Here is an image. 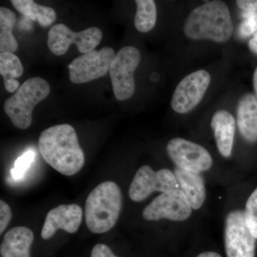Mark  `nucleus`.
<instances>
[{
    "label": "nucleus",
    "mask_w": 257,
    "mask_h": 257,
    "mask_svg": "<svg viewBox=\"0 0 257 257\" xmlns=\"http://www.w3.org/2000/svg\"><path fill=\"white\" fill-rule=\"evenodd\" d=\"M122 207V195L119 186L107 181L96 186L85 203V221L94 234L112 229L117 222Z\"/></svg>",
    "instance_id": "obj_3"
},
{
    "label": "nucleus",
    "mask_w": 257,
    "mask_h": 257,
    "mask_svg": "<svg viewBox=\"0 0 257 257\" xmlns=\"http://www.w3.org/2000/svg\"><path fill=\"white\" fill-rule=\"evenodd\" d=\"M192 208L188 199L179 189L162 193L144 209L143 216L147 221L162 219L182 221L188 219Z\"/></svg>",
    "instance_id": "obj_9"
},
{
    "label": "nucleus",
    "mask_w": 257,
    "mask_h": 257,
    "mask_svg": "<svg viewBox=\"0 0 257 257\" xmlns=\"http://www.w3.org/2000/svg\"><path fill=\"white\" fill-rule=\"evenodd\" d=\"M253 87H254L255 94H256L255 96H256L257 99V67L256 70H255L254 73H253Z\"/></svg>",
    "instance_id": "obj_30"
},
{
    "label": "nucleus",
    "mask_w": 257,
    "mask_h": 257,
    "mask_svg": "<svg viewBox=\"0 0 257 257\" xmlns=\"http://www.w3.org/2000/svg\"><path fill=\"white\" fill-rule=\"evenodd\" d=\"M237 125L241 136L250 143L257 141V99L253 94L241 96L237 106Z\"/></svg>",
    "instance_id": "obj_16"
},
{
    "label": "nucleus",
    "mask_w": 257,
    "mask_h": 257,
    "mask_svg": "<svg viewBox=\"0 0 257 257\" xmlns=\"http://www.w3.org/2000/svg\"><path fill=\"white\" fill-rule=\"evenodd\" d=\"M34 234L26 226H16L4 236L0 246L1 257H31L30 248Z\"/></svg>",
    "instance_id": "obj_15"
},
{
    "label": "nucleus",
    "mask_w": 257,
    "mask_h": 257,
    "mask_svg": "<svg viewBox=\"0 0 257 257\" xmlns=\"http://www.w3.org/2000/svg\"><path fill=\"white\" fill-rule=\"evenodd\" d=\"M167 151L172 162L183 170L200 174L212 166V157L204 147L184 139H172Z\"/></svg>",
    "instance_id": "obj_10"
},
{
    "label": "nucleus",
    "mask_w": 257,
    "mask_h": 257,
    "mask_svg": "<svg viewBox=\"0 0 257 257\" xmlns=\"http://www.w3.org/2000/svg\"><path fill=\"white\" fill-rule=\"evenodd\" d=\"M243 20L240 24L239 35L241 38H247L257 32V11L243 12Z\"/></svg>",
    "instance_id": "obj_23"
},
{
    "label": "nucleus",
    "mask_w": 257,
    "mask_h": 257,
    "mask_svg": "<svg viewBox=\"0 0 257 257\" xmlns=\"http://www.w3.org/2000/svg\"><path fill=\"white\" fill-rule=\"evenodd\" d=\"M91 257H118L114 254L109 246L103 243H98L92 248Z\"/></svg>",
    "instance_id": "obj_26"
},
{
    "label": "nucleus",
    "mask_w": 257,
    "mask_h": 257,
    "mask_svg": "<svg viewBox=\"0 0 257 257\" xmlns=\"http://www.w3.org/2000/svg\"><path fill=\"white\" fill-rule=\"evenodd\" d=\"M211 82L206 70H198L184 77L179 83L172 96L171 106L179 114H186L200 103Z\"/></svg>",
    "instance_id": "obj_12"
},
{
    "label": "nucleus",
    "mask_w": 257,
    "mask_h": 257,
    "mask_svg": "<svg viewBox=\"0 0 257 257\" xmlns=\"http://www.w3.org/2000/svg\"><path fill=\"white\" fill-rule=\"evenodd\" d=\"M115 56L111 47H102L83 54L69 64V79L74 84H83L105 75Z\"/></svg>",
    "instance_id": "obj_7"
},
{
    "label": "nucleus",
    "mask_w": 257,
    "mask_h": 257,
    "mask_svg": "<svg viewBox=\"0 0 257 257\" xmlns=\"http://www.w3.org/2000/svg\"><path fill=\"white\" fill-rule=\"evenodd\" d=\"M211 126L214 133L218 150L224 157H229L234 145L236 122L229 111L219 110L213 116Z\"/></svg>",
    "instance_id": "obj_14"
},
{
    "label": "nucleus",
    "mask_w": 257,
    "mask_h": 257,
    "mask_svg": "<svg viewBox=\"0 0 257 257\" xmlns=\"http://www.w3.org/2000/svg\"><path fill=\"white\" fill-rule=\"evenodd\" d=\"M13 217L11 209L6 202L0 200V234L6 229Z\"/></svg>",
    "instance_id": "obj_25"
},
{
    "label": "nucleus",
    "mask_w": 257,
    "mask_h": 257,
    "mask_svg": "<svg viewBox=\"0 0 257 257\" xmlns=\"http://www.w3.org/2000/svg\"><path fill=\"white\" fill-rule=\"evenodd\" d=\"M11 3L19 13L33 21L38 22L44 28L52 25L57 18L52 8L37 4L33 0H12Z\"/></svg>",
    "instance_id": "obj_18"
},
{
    "label": "nucleus",
    "mask_w": 257,
    "mask_h": 257,
    "mask_svg": "<svg viewBox=\"0 0 257 257\" xmlns=\"http://www.w3.org/2000/svg\"><path fill=\"white\" fill-rule=\"evenodd\" d=\"M177 179L167 169L155 172L150 166L144 165L135 174L128 189V196L135 202L145 200L154 192H166L177 189Z\"/></svg>",
    "instance_id": "obj_11"
},
{
    "label": "nucleus",
    "mask_w": 257,
    "mask_h": 257,
    "mask_svg": "<svg viewBox=\"0 0 257 257\" xmlns=\"http://www.w3.org/2000/svg\"><path fill=\"white\" fill-rule=\"evenodd\" d=\"M101 38L102 32L96 27L75 32L63 24H57L49 31L47 45L54 55L62 56L74 44L83 55L94 50L100 43Z\"/></svg>",
    "instance_id": "obj_6"
},
{
    "label": "nucleus",
    "mask_w": 257,
    "mask_h": 257,
    "mask_svg": "<svg viewBox=\"0 0 257 257\" xmlns=\"http://www.w3.org/2000/svg\"><path fill=\"white\" fill-rule=\"evenodd\" d=\"M175 178L180 190L188 199L193 209L202 207L206 199L205 185L200 174L194 173L179 169H175Z\"/></svg>",
    "instance_id": "obj_17"
},
{
    "label": "nucleus",
    "mask_w": 257,
    "mask_h": 257,
    "mask_svg": "<svg viewBox=\"0 0 257 257\" xmlns=\"http://www.w3.org/2000/svg\"><path fill=\"white\" fill-rule=\"evenodd\" d=\"M16 23V15L6 8H0V52L14 53L18 42L13 34Z\"/></svg>",
    "instance_id": "obj_20"
},
{
    "label": "nucleus",
    "mask_w": 257,
    "mask_h": 257,
    "mask_svg": "<svg viewBox=\"0 0 257 257\" xmlns=\"http://www.w3.org/2000/svg\"><path fill=\"white\" fill-rule=\"evenodd\" d=\"M236 3L243 12L257 11V0H238Z\"/></svg>",
    "instance_id": "obj_27"
},
{
    "label": "nucleus",
    "mask_w": 257,
    "mask_h": 257,
    "mask_svg": "<svg viewBox=\"0 0 257 257\" xmlns=\"http://www.w3.org/2000/svg\"><path fill=\"white\" fill-rule=\"evenodd\" d=\"M140 62L141 54L135 47H123L115 55L109 74L113 92L117 100H126L133 96L135 91L134 74Z\"/></svg>",
    "instance_id": "obj_5"
},
{
    "label": "nucleus",
    "mask_w": 257,
    "mask_h": 257,
    "mask_svg": "<svg viewBox=\"0 0 257 257\" xmlns=\"http://www.w3.org/2000/svg\"><path fill=\"white\" fill-rule=\"evenodd\" d=\"M137 12L135 26L140 32H148L155 28L157 22V6L154 0H136Z\"/></svg>",
    "instance_id": "obj_21"
},
{
    "label": "nucleus",
    "mask_w": 257,
    "mask_h": 257,
    "mask_svg": "<svg viewBox=\"0 0 257 257\" xmlns=\"http://www.w3.org/2000/svg\"><path fill=\"white\" fill-rule=\"evenodd\" d=\"M82 208L77 204H60L51 209L47 213L42 227V239H50L60 229L69 234H74L82 223Z\"/></svg>",
    "instance_id": "obj_13"
},
{
    "label": "nucleus",
    "mask_w": 257,
    "mask_h": 257,
    "mask_svg": "<svg viewBox=\"0 0 257 257\" xmlns=\"http://www.w3.org/2000/svg\"><path fill=\"white\" fill-rule=\"evenodd\" d=\"M35 154L32 151H28L19 157L15 162L14 168L11 171V175L15 180L23 178L30 165L35 160Z\"/></svg>",
    "instance_id": "obj_24"
},
{
    "label": "nucleus",
    "mask_w": 257,
    "mask_h": 257,
    "mask_svg": "<svg viewBox=\"0 0 257 257\" xmlns=\"http://www.w3.org/2000/svg\"><path fill=\"white\" fill-rule=\"evenodd\" d=\"M248 47L251 52L257 55V32L250 39L249 42H248Z\"/></svg>",
    "instance_id": "obj_28"
},
{
    "label": "nucleus",
    "mask_w": 257,
    "mask_h": 257,
    "mask_svg": "<svg viewBox=\"0 0 257 257\" xmlns=\"http://www.w3.org/2000/svg\"><path fill=\"white\" fill-rule=\"evenodd\" d=\"M244 218L248 229L257 239V188L253 191L246 202Z\"/></svg>",
    "instance_id": "obj_22"
},
{
    "label": "nucleus",
    "mask_w": 257,
    "mask_h": 257,
    "mask_svg": "<svg viewBox=\"0 0 257 257\" xmlns=\"http://www.w3.org/2000/svg\"><path fill=\"white\" fill-rule=\"evenodd\" d=\"M197 257H221L219 253L214 251H205L198 255Z\"/></svg>",
    "instance_id": "obj_29"
},
{
    "label": "nucleus",
    "mask_w": 257,
    "mask_h": 257,
    "mask_svg": "<svg viewBox=\"0 0 257 257\" xmlns=\"http://www.w3.org/2000/svg\"><path fill=\"white\" fill-rule=\"evenodd\" d=\"M23 66L18 56L10 52L0 54V74L4 78L5 89L10 93L15 92L20 87L16 78L21 77Z\"/></svg>",
    "instance_id": "obj_19"
},
{
    "label": "nucleus",
    "mask_w": 257,
    "mask_h": 257,
    "mask_svg": "<svg viewBox=\"0 0 257 257\" xmlns=\"http://www.w3.org/2000/svg\"><path fill=\"white\" fill-rule=\"evenodd\" d=\"M50 92V84L40 77H32L25 81L14 95L4 103V109L16 127L26 130L31 126L32 111L40 101Z\"/></svg>",
    "instance_id": "obj_4"
},
{
    "label": "nucleus",
    "mask_w": 257,
    "mask_h": 257,
    "mask_svg": "<svg viewBox=\"0 0 257 257\" xmlns=\"http://www.w3.org/2000/svg\"><path fill=\"white\" fill-rule=\"evenodd\" d=\"M225 248L227 257H255L256 239L245 221L244 211H230L225 221Z\"/></svg>",
    "instance_id": "obj_8"
},
{
    "label": "nucleus",
    "mask_w": 257,
    "mask_h": 257,
    "mask_svg": "<svg viewBox=\"0 0 257 257\" xmlns=\"http://www.w3.org/2000/svg\"><path fill=\"white\" fill-rule=\"evenodd\" d=\"M233 30L229 8L218 0L208 2L192 10L184 27V34L189 39L216 42H227Z\"/></svg>",
    "instance_id": "obj_2"
},
{
    "label": "nucleus",
    "mask_w": 257,
    "mask_h": 257,
    "mask_svg": "<svg viewBox=\"0 0 257 257\" xmlns=\"http://www.w3.org/2000/svg\"><path fill=\"white\" fill-rule=\"evenodd\" d=\"M38 147L45 162L62 175H74L84 166V152L70 124L55 125L44 130L39 138Z\"/></svg>",
    "instance_id": "obj_1"
}]
</instances>
